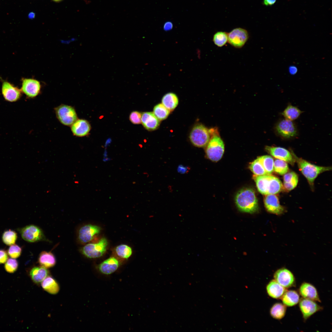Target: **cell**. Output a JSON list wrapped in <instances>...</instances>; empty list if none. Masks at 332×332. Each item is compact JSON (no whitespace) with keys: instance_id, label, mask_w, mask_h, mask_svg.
<instances>
[{"instance_id":"cell-9","label":"cell","mask_w":332,"mask_h":332,"mask_svg":"<svg viewBox=\"0 0 332 332\" xmlns=\"http://www.w3.org/2000/svg\"><path fill=\"white\" fill-rule=\"evenodd\" d=\"M249 38L248 32L241 28L234 29L228 34V42L233 47L237 48L242 47Z\"/></svg>"},{"instance_id":"cell-24","label":"cell","mask_w":332,"mask_h":332,"mask_svg":"<svg viewBox=\"0 0 332 332\" xmlns=\"http://www.w3.org/2000/svg\"><path fill=\"white\" fill-rule=\"evenodd\" d=\"M42 288L48 293L53 294L57 293L60 289L58 283L52 277L47 276L41 283Z\"/></svg>"},{"instance_id":"cell-35","label":"cell","mask_w":332,"mask_h":332,"mask_svg":"<svg viewBox=\"0 0 332 332\" xmlns=\"http://www.w3.org/2000/svg\"><path fill=\"white\" fill-rule=\"evenodd\" d=\"M249 168L254 175L263 176L267 175L261 163L258 158L251 163Z\"/></svg>"},{"instance_id":"cell-33","label":"cell","mask_w":332,"mask_h":332,"mask_svg":"<svg viewBox=\"0 0 332 332\" xmlns=\"http://www.w3.org/2000/svg\"><path fill=\"white\" fill-rule=\"evenodd\" d=\"M153 113L160 121H162L168 117L170 111L162 103H159L154 106Z\"/></svg>"},{"instance_id":"cell-23","label":"cell","mask_w":332,"mask_h":332,"mask_svg":"<svg viewBox=\"0 0 332 332\" xmlns=\"http://www.w3.org/2000/svg\"><path fill=\"white\" fill-rule=\"evenodd\" d=\"M49 273L46 268L42 266L35 267L30 270V275L34 283L39 284L48 276Z\"/></svg>"},{"instance_id":"cell-14","label":"cell","mask_w":332,"mask_h":332,"mask_svg":"<svg viewBox=\"0 0 332 332\" xmlns=\"http://www.w3.org/2000/svg\"><path fill=\"white\" fill-rule=\"evenodd\" d=\"M265 149L268 153L277 159L284 161L292 165L295 162L291 152L284 148L266 146Z\"/></svg>"},{"instance_id":"cell-48","label":"cell","mask_w":332,"mask_h":332,"mask_svg":"<svg viewBox=\"0 0 332 332\" xmlns=\"http://www.w3.org/2000/svg\"><path fill=\"white\" fill-rule=\"evenodd\" d=\"M53 0L54 1H56V2H58V1H61V0Z\"/></svg>"},{"instance_id":"cell-18","label":"cell","mask_w":332,"mask_h":332,"mask_svg":"<svg viewBox=\"0 0 332 332\" xmlns=\"http://www.w3.org/2000/svg\"><path fill=\"white\" fill-rule=\"evenodd\" d=\"M120 262L114 257H110L105 260L97 266V269L101 274L108 275L115 272L119 267Z\"/></svg>"},{"instance_id":"cell-22","label":"cell","mask_w":332,"mask_h":332,"mask_svg":"<svg viewBox=\"0 0 332 332\" xmlns=\"http://www.w3.org/2000/svg\"><path fill=\"white\" fill-rule=\"evenodd\" d=\"M267 292L271 297L275 299H280L287 290L275 279L271 281L266 287Z\"/></svg>"},{"instance_id":"cell-41","label":"cell","mask_w":332,"mask_h":332,"mask_svg":"<svg viewBox=\"0 0 332 332\" xmlns=\"http://www.w3.org/2000/svg\"><path fill=\"white\" fill-rule=\"evenodd\" d=\"M8 259V255L6 252L2 249L0 250V264L6 262Z\"/></svg>"},{"instance_id":"cell-28","label":"cell","mask_w":332,"mask_h":332,"mask_svg":"<svg viewBox=\"0 0 332 332\" xmlns=\"http://www.w3.org/2000/svg\"><path fill=\"white\" fill-rule=\"evenodd\" d=\"M283 186L286 189L290 191L295 188L298 182L297 175L294 172L287 173L283 176Z\"/></svg>"},{"instance_id":"cell-34","label":"cell","mask_w":332,"mask_h":332,"mask_svg":"<svg viewBox=\"0 0 332 332\" xmlns=\"http://www.w3.org/2000/svg\"><path fill=\"white\" fill-rule=\"evenodd\" d=\"M289 170L288 165L286 161L277 159L274 161V170L278 174L284 175L288 172Z\"/></svg>"},{"instance_id":"cell-37","label":"cell","mask_w":332,"mask_h":332,"mask_svg":"<svg viewBox=\"0 0 332 332\" xmlns=\"http://www.w3.org/2000/svg\"><path fill=\"white\" fill-rule=\"evenodd\" d=\"M17 238L16 233L10 230L4 231L2 236L3 242L7 245H11L14 244Z\"/></svg>"},{"instance_id":"cell-29","label":"cell","mask_w":332,"mask_h":332,"mask_svg":"<svg viewBox=\"0 0 332 332\" xmlns=\"http://www.w3.org/2000/svg\"><path fill=\"white\" fill-rule=\"evenodd\" d=\"M302 112L297 107L290 104L281 114L285 119L293 121L297 119Z\"/></svg>"},{"instance_id":"cell-11","label":"cell","mask_w":332,"mask_h":332,"mask_svg":"<svg viewBox=\"0 0 332 332\" xmlns=\"http://www.w3.org/2000/svg\"><path fill=\"white\" fill-rule=\"evenodd\" d=\"M20 233L22 238L30 242H35L41 241L45 238L42 230L38 226L33 225L26 226L21 229Z\"/></svg>"},{"instance_id":"cell-1","label":"cell","mask_w":332,"mask_h":332,"mask_svg":"<svg viewBox=\"0 0 332 332\" xmlns=\"http://www.w3.org/2000/svg\"><path fill=\"white\" fill-rule=\"evenodd\" d=\"M235 201L241 211L253 213L259 209L258 201L255 191L249 188L242 189L237 193Z\"/></svg>"},{"instance_id":"cell-40","label":"cell","mask_w":332,"mask_h":332,"mask_svg":"<svg viewBox=\"0 0 332 332\" xmlns=\"http://www.w3.org/2000/svg\"><path fill=\"white\" fill-rule=\"evenodd\" d=\"M141 114L137 111L131 112L129 116L130 121L134 124H139L141 123Z\"/></svg>"},{"instance_id":"cell-42","label":"cell","mask_w":332,"mask_h":332,"mask_svg":"<svg viewBox=\"0 0 332 332\" xmlns=\"http://www.w3.org/2000/svg\"><path fill=\"white\" fill-rule=\"evenodd\" d=\"M189 170V168L187 166L182 165H179L177 168V171L181 174H185L188 172Z\"/></svg>"},{"instance_id":"cell-10","label":"cell","mask_w":332,"mask_h":332,"mask_svg":"<svg viewBox=\"0 0 332 332\" xmlns=\"http://www.w3.org/2000/svg\"><path fill=\"white\" fill-rule=\"evenodd\" d=\"M274 279L285 288H289L295 285V277L289 270L285 268L277 270L274 274Z\"/></svg>"},{"instance_id":"cell-30","label":"cell","mask_w":332,"mask_h":332,"mask_svg":"<svg viewBox=\"0 0 332 332\" xmlns=\"http://www.w3.org/2000/svg\"><path fill=\"white\" fill-rule=\"evenodd\" d=\"M286 309V306L284 304L280 303H275L270 309V315L276 319H281L285 316Z\"/></svg>"},{"instance_id":"cell-8","label":"cell","mask_w":332,"mask_h":332,"mask_svg":"<svg viewBox=\"0 0 332 332\" xmlns=\"http://www.w3.org/2000/svg\"><path fill=\"white\" fill-rule=\"evenodd\" d=\"M106 238H101L98 242L86 244L81 249L82 253L89 258H96L102 256L105 252L108 245Z\"/></svg>"},{"instance_id":"cell-25","label":"cell","mask_w":332,"mask_h":332,"mask_svg":"<svg viewBox=\"0 0 332 332\" xmlns=\"http://www.w3.org/2000/svg\"><path fill=\"white\" fill-rule=\"evenodd\" d=\"M38 261L41 266L46 268L53 267L56 263L55 258L50 252H41L39 255Z\"/></svg>"},{"instance_id":"cell-20","label":"cell","mask_w":332,"mask_h":332,"mask_svg":"<svg viewBox=\"0 0 332 332\" xmlns=\"http://www.w3.org/2000/svg\"><path fill=\"white\" fill-rule=\"evenodd\" d=\"M299 292L303 298L314 301L320 302V300L317 290L311 284L303 283L301 285Z\"/></svg>"},{"instance_id":"cell-21","label":"cell","mask_w":332,"mask_h":332,"mask_svg":"<svg viewBox=\"0 0 332 332\" xmlns=\"http://www.w3.org/2000/svg\"><path fill=\"white\" fill-rule=\"evenodd\" d=\"M141 123L146 129L153 131L157 128L160 121L152 112H144L141 114Z\"/></svg>"},{"instance_id":"cell-43","label":"cell","mask_w":332,"mask_h":332,"mask_svg":"<svg viewBox=\"0 0 332 332\" xmlns=\"http://www.w3.org/2000/svg\"><path fill=\"white\" fill-rule=\"evenodd\" d=\"M277 0H263V4L266 6H271L274 4Z\"/></svg>"},{"instance_id":"cell-39","label":"cell","mask_w":332,"mask_h":332,"mask_svg":"<svg viewBox=\"0 0 332 332\" xmlns=\"http://www.w3.org/2000/svg\"><path fill=\"white\" fill-rule=\"evenodd\" d=\"M21 252V248L18 245L14 244L11 245L8 251V255L13 259L18 258L20 255Z\"/></svg>"},{"instance_id":"cell-36","label":"cell","mask_w":332,"mask_h":332,"mask_svg":"<svg viewBox=\"0 0 332 332\" xmlns=\"http://www.w3.org/2000/svg\"><path fill=\"white\" fill-rule=\"evenodd\" d=\"M213 41L217 46L222 47L228 41V34L225 32H218L214 35Z\"/></svg>"},{"instance_id":"cell-3","label":"cell","mask_w":332,"mask_h":332,"mask_svg":"<svg viewBox=\"0 0 332 332\" xmlns=\"http://www.w3.org/2000/svg\"><path fill=\"white\" fill-rule=\"evenodd\" d=\"M291 152L295 162L297 164L299 170L311 186H313L315 180L319 174L331 170V167L319 166L311 164L297 157L292 150H291Z\"/></svg>"},{"instance_id":"cell-4","label":"cell","mask_w":332,"mask_h":332,"mask_svg":"<svg viewBox=\"0 0 332 332\" xmlns=\"http://www.w3.org/2000/svg\"><path fill=\"white\" fill-rule=\"evenodd\" d=\"M210 131L211 136L206 146V153L209 159L214 162H217L223 156L224 151V145L217 130L212 128Z\"/></svg>"},{"instance_id":"cell-26","label":"cell","mask_w":332,"mask_h":332,"mask_svg":"<svg viewBox=\"0 0 332 332\" xmlns=\"http://www.w3.org/2000/svg\"><path fill=\"white\" fill-rule=\"evenodd\" d=\"M281 299L283 304L287 306H292L296 305L300 300L298 294L294 290H287Z\"/></svg>"},{"instance_id":"cell-32","label":"cell","mask_w":332,"mask_h":332,"mask_svg":"<svg viewBox=\"0 0 332 332\" xmlns=\"http://www.w3.org/2000/svg\"><path fill=\"white\" fill-rule=\"evenodd\" d=\"M115 252L117 255L120 258L128 259L132 254L131 248L125 244H121L115 248Z\"/></svg>"},{"instance_id":"cell-2","label":"cell","mask_w":332,"mask_h":332,"mask_svg":"<svg viewBox=\"0 0 332 332\" xmlns=\"http://www.w3.org/2000/svg\"><path fill=\"white\" fill-rule=\"evenodd\" d=\"M259 192L265 195L275 194L280 192L283 188L282 183L277 177L271 175L253 176Z\"/></svg>"},{"instance_id":"cell-45","label":"cell","mask_w":332,"mask_h":332,"mask_svg":"<svg viewBox=\"0 0 332 332\" xmlns=\"http://www.w3.org/2000/svg\"><path fill=\"white\" fill-rule=\"evenodd\" d=\"M297 71V69L294 66L291 67L290 68V72L291 74L295 73Z\"/></svg>"},{"instance_id":"cell-44","label":"cell","mask_w":332,"mask_h":332,"mask_svg":"<svg viewBox=\"0 0 332 332\" xmlns=\"http://www.w3.org/2000/svg\"><path fill=\"white\" fill-rule=\"evenodd\" d=\"M172 24L170 22H168L165 23L164 26V29L165 30H168L172 29Z\"/></svg>"},{"instance_id":"cell-7","label":"cell","mask_w":332,"mask_h":332,"mask_svg":"<svg viewBox=\"0 0 332 332\" xmlns=\"http://www.w3.org/2000/svg\"><path fill=\"white\" fill-rule=\"evenodd\" d=\"M54 110L57 118L64 125L70 126L78 119L75 109L71 106L61 104Z\"/></svg>"},{"instance_id":"cell-27","label":"cell","mask_w":332,"mask_h":332,"mask_svg":"<svg viewBox=\"0 0 332 332\" xmlns=\"http://www.w3.org/2000/svg\"><path fill=\"white\" fill-rule=\"evenodd\" d=\"M179 100L177 95L172 93L166 94L163 97L162 104L170 111L173 110L177 106Z\"/></svg>"},{"instance_id":"cell-31","label":"cell","mask_w":332,"mask_h":332,"mask_svg":"<svg viewBox=\"0 0 332 332\" xmlns=\"http://www.w3.org/2000/svg\"><path fill=\"white\" fill-rule=\"evenodd\" d=\"M262 164L267 175H271L274 171V160L270 156L264 155L257 158Z\"/></svg>"},{"instance_id":"cell-38","label":"cell","mask_w":332,"mask_h":332,"mask_svg":"<svg viewBox=\"0 0 332 332\" xmlns=\"http://www.w3.org/2000/svg\"><path fill=\"white\" fill-rule=\"evenodd\" d=\"M18 267L17 261L13 259H8L5 263L4 267L5 270L9 273H13L17 270Z\"/></svg>"},{"instance_id":"cell-47","label":"cell","mask_w":332,"mask_h":332,"mask_svg":"<svg viewBox=\"0 0 332 332\" xmlns=\"http://www.w3.org/2000/svg\"><path fill=\"white\" fill-rule=\"evenodd\" d=\"M111 160V158L106 157L105 158H104L103 159V161L104 162H105L110 160Z\"/></svg>"},{"instance_id":"cell-5","label":"cell","mask_w":332,"mask_h":332,"mask_svg":"<svg viewBox=\"0 0 332 332\" xmlns=\"http://www.w3.org/2000/svg\"><path fill=\"white\" fill-rule=\"evenodd\" d=\"M211 136L210 129L202 124H197L192 128L189 134V139L194 146L203 148L206 146Z\"/></svg>"},{"instance_id":"cell-13","label":"cell","mask_w":332,"mask_h":332,"mask_svg":"<svg viewBox=\"0 0 332 332\" xmlns=\"http://www.w3.org/2000/svg\"><path fill=\"white\" fill-rule=\"evenodd\" d=\"M264 203L266 209L269 212L276 215H281L285 211V208L279 203V199L275 194L265 195Z\"/></svg>"},{"instance_id":"cell-16","label":"cell","mask_w":332,"mask_h":332,"mask_svg":"<svg viewBox=\"0 0 332 332\" xmlns=\"http://www.w3.org/2000/svg\"><path fill=\"white\" fill-rule=\"evenodd\" d=\"M101 230V227L97 225L91 224L84 225L79 230V240L82 243H87L92 240L96 235L99 234Z\"/></svg>"},{"instance_id":"cell-15","label":"cell","mask_w":332,"mask_h":332,"mask_svg":"<svg viewBox=\"0 0 332 332\" xmlns=\"http://www.w3.org/2000/svg\"><path fill=\"white\" fill-rule=\"evenodd\" d=\"M298 302L299 307L304 320H306L315 313L322 309L315 301L303 298L299 300Z\"/></svg>"},{"instance_id":"cell-6","label":"cell","mask_w":332,"mask_h":332,"mask_svg":"<svg viewBox=\"0 0 332 332\" xmlns=\"http://www.w3.org/2000/svg\"><path fill=\"white\" fill-rule=\"evenodd\" d=\"M275 133L284 139H290L297 137L298 131L297 126L292 121L285 119L279 121L274 127Z\"/></svg>"},{"instance_id":"cell-46","label":"cell","mask_w":332,"mask_h":332,"mask_svg":"<svg viewBox=\"0 0 332 332\" xmlns=\"http://www.w3.org/2000/svg\"><path fill=\"white\" fill-rule=\"evenodd\" d=\"M35 14L33 12H31L29 14V17L30 19H33L35 17Z\"/></svg>"},{"instance_id":"cell-19","label":"cell","mask_w":332,"mask_h":332,"mask_svg":"<svg viewBox=\"0 0 332 332\" xmlns=\"http://www.w3.org/2000/svg\"><path fill=\"white\" fill-rule=\"evenodd\" d=\"M70 126L73 134L77 137L88 135L91 128L89 122L83 119H77Z\"/></svg>"},{"instance_id":"cell-17","label":"cell","mask_w":332,"mask_h":332,"mask_svg":"<svg viewBox=\"0 0 332 332\" xmlns=\"http://www.w3.org/2000/svg\"><path fill=\"white\" fill-rule=\"evenodd\" d=\"M2 91L5 99L10 102H13L17 101L21 95L22 91L21 89L6 81L2 83Z\"/></svg>"},{"instance_id":"cell-12","label":"cell","mask_w":332,"mask_h":332,"mask_svg":"<svg viewBox=\"0 0 332 332\" xmlns=\"http://www.w3.org/2000/svg\"><path fill=\"white\" fill-rule=\"evenodd\" d=\"M41 84L38 81L33 78L22 79L21 90L29 97L34 98L40 93Z\"/></svg>"}]
</instances>
